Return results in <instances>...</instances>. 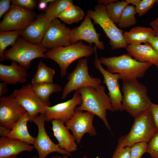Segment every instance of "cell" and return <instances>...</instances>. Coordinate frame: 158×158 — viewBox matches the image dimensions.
I'll return each instance as SVG.
<instances>
[{
    "label": "cell",
    "instance_id": "25",
    "mask_svg": "<svg viewBox=\"0 0 158 158\" xmlns=\"http://www.w3.org/2000/svg\"><path fill=\"white\" fill-rule=\"evenodd\" d=\"M32 88L40 100L49 107L51 105L49 98L51 94L60 92L62 90L60 85L53 83H43L32 84Z\"/></svg>",
    "mask_w": 158,
    "mask_h": 158
},
{
    "label": "cell",
    "instance_id": "9",
    "mask_svg": "<svg viewBox=\"0 0 158 158\" xmlns=\"http://www.w3.org/2000/svg\"><path fill=\"white\" fill-rule=\"evenodd\" d=\"M36 17L33 11L11 4L0 22V32H22L34 21Z\"/></svg>",
    "mask_w": 158,
    "mask_h": 158
},
{
    "label": "cell",
    "instance_id": "40",
    "mask_svg": "<svg viewBox=\"0 0 158 158\" xmlns=\"http://www.w3.org/2000/svg\"><path fill=\"white\" fill-rule=\"evenodd\" d=\"M53 0H40L38 1V8L41 11H45L47 8L48 4Z\"/></svg>",
    "mask_w": 158,
    "mask_h": 158
},
{
    "label": "cell",
    "instance_id": "47",
    "mask_svg": "<svg viewBox=\"0 0 158 158\" xmlns=\"http://www.w3.org/2000/svg\"><path fill=\"white\" fill-rule=\"evenodd\" d=\"M63 158H69L68 156L66 155H64V156L63 157ZM82 158H87V157L86 156H84Z\"/></svg>",
    "mask_w": 158,
    "mask_h": 158
},
{
    "label": "cell",
    "instance_id": "4",
    "mask_svg": "<svg viewBox=\"0 0 158 158\" xmlns=\"http://www.w3.org/2000/svg\"><path fill=\"white\" fill-rule=\"evenodd\" d=\"M94 53L93 47L84 44L82 41L66 47L48 50L45 55L47 58L53 60L59 65L61 78L67 74L68 67L75 61L82 57L87 58Z\"/></svg>",
    "mask_w": 158,
    "mask_h": 158
},
{
    "label": "cell",
    "instance_id": "5",
    "mask_svg": "<svg viewBox=\"0 0 158 158\" xmlns=\"http://www.w3.org/2000/svg\"><path fill=\"white\" fill-rule=\"evenodd\" d=\"M157 129L150 109L135 118L130 131L119 138L117 146L120 148L130 147L137 142L147 143Z\"/></svg>",
    "mask_w": 158,
    "mask_h": 158
},
{
    "label": "cell",
    "instance_id": "19",
    "mask_svg": "<svg viewBox=\"0 0 158 158\" xmlns=\"http://www.w3.org/2000/svg\"><path fill=\"white\" fill-rule=\"evenodd\" d=\"M51 121L54 135L60 148L70 153L76 151L78 146L75 140L64 123L58 119H53Z\"/></svg>",
    "mask_w": 158,
    "mask_h": 158
},
{
    "label": "cell",
    "instance_id": "23",
    "mask_svg": "<svg viewBox=\"0 0 158 158\" xmlns=\"http://www.w3.org/2000/svg\"><path fill=\"white\" fill-rule=\"evenodd\" d=\"M30 118L28 113L26 111L20 117L7 137L11 139L19 140L33 145L36 138L29 133L27 123Z\"/></svg>",
    "mask_w": 158,
    "mask_h": 158
},
{
    "label": "cell",
    "instance_id": "44",
    "mask_svg": "<svg viewBox=\"0 0 158 158\" xmlns=\"http://www.w3.org/2000/svg\"><path fill=\"white\" fill-rule=\"evenodd\" d=\"M118 1V0H98L97 1L98 4L106 6L110 4L116 2Z\"/></svg>",
    "mask_w": 158,
    "mask_h": 158
},
{
    "label": "cell",
    "instance_id": "43",
    "mask_svg": "<svg viewBox=\"0 0 158 158\" xmlns=\"http://www.w3.org/2000/svg\"><path fill=\"white\" fill-rule=\"evenodd\" d=\"M11 130L0 126V135L1 137H7Z\"/></svg>",
    "mask_w": 158,
    "mask_h": 158
},
{
    "label": "cell",
    "instance_id": "29",
    "mask_svg": "<svg viewBox=\"0 0 158 158\" xmlns=\"http://www.w3.org/2000/svg\"><path fill=\"white\" fill-rule=\"evenodd\" d=\"M22 32L10 31L0 32V61L4 60V54L6 48L11 45L13 46L18 37L21 36Z\"/></svg>",
    "mask_w": 158,
    "mask_h": 158
},
{
    "label": "cell",
    "instance_id": "14",
    "mask_svg": "<svg viewBox=\"0 0 158 158\" xmlns=\"http://www.w3.org/2000/svg\"><path fill=\"white\" fill-rule=\"evenodd\" d=\"M94 116L89 112H83L75 109V113L71 118L65 123L68 129L72 131L77 143H80L85 133L89 134L91 136L97 134L93 124Z\"/></svg>",
    "mask_w": 158,
    "mask_h": 158
},
{
    "label": "cell",
    "instance_id": "21",
    "mask_svg": "<svg viewBox=\"0 0 158 158\" xmlns=\"http://www.w3.org/2000/svg\"><path fill=\"white\" fill-rule=\"evenodd\" d=\"M26 70L14 61L10 65L0 64V80L7 85L25 83L28 76Z\"/></svg>",
    "mask_w": 158,
    "mask_h": 158
},
{
    "label": "cell",
    "instance_id": "45",
    "mask_svg": "<svg viewBox=\"0 0 158 158\" xmlns=\"http://www.w3.org/2000/svg\"><path fill=\"white\" fill-rule=\"evenodd\" d=\"M129 4H132L133 5L135 6V7L137 6L139 4L140 0H126Z\"/></svg>",
    "mask_w": 158,
    "mask_h": 158
},
{
    "label": "cell",
    "instance_id": "31",
    "mask_svg": "<svg viewBox=\"0 0 158 158\" xmlns=\"http://www.w3.org/2000/svg\"><path fill=\"white\" fill-rule=\"evenodd\" d=\"M135 7L128 5L124 10L118 24L120 28H125L135 25L137 23Z\"/></svg>",
    "mask_w": 158,
    "mask_h": 158
},
{
    "label": "cell",
    "instance_id": "24",
    "mask_svg": "<svg viewBox=\"0 0 158 158\" xmlns=\"http://www.w3.org/2000/svg\"><path fill=\"white\" fill-rule=\"evenodd\" d=\"M123 36L128 45L147 42L151 37L155 36V35L152 28L138 26L132 28L129 31L124 32Z\"/></svg>",
    "mask_w": 158,
    "mask_h": 158
},
{
    "label": "cell",
    "instance_id": "26",
    "mask_svg": "<svg viewBox=\"0 0 158 158\" xmlns=\"http://www.w3.org/2000/svg\"><path fill=\"white\" fill-rule=\"evenodd\" d=\"M85 15V13L81 8L73 4L62 11L58 18L64 23L70 25L80 21Z\"/></svg>",
    "mask_w": 158,
    "mask_h": 158
},
{
    "label": "cell",
    "instance_id": "11",
    "mask_svg": "<svg viewBox=\"0 0 158 158\" xmlns=\"http://www.w3.org/2000/svg\"><path fill=\"white\" fill-rule=\"evenodd\" d=\"M46 120L44 114H40L32 120L38 127V132L34 148L37 151L38 158H46L50 153L57 152L63 155L71 156L70 152L60 148L58 144L54 143L50 139L45 130L44 123Z\"/></svg>",
    "mask_w": 158,
    "mask_h": 158
},
{
    "label": "cell",
    "instance_id": "33",
    "mask_svg": "<svg viewBox=\"0 0 158 158\" xmlns=\"http://www.w3.org/2000/svg\"><path fill=\"white\" fill-rule=\"evenodd\" d=\"M147 152L151 158H158V129L147 142Z\"/></svg>",
    "mask_w": 158,
    "mask_h": 158
},
{
    "label": "cell",
    "instance_id": "2",
    "mask_svg": "<svg viewBox=\"0 0 158 158\" xmlns=\"http://www.w3.org/2000/svg\"><path fill=\"white\" fill-rule=\"evenodd\" d=\"M132 57L125 54L118 56L102 57L99 60L101 64L107 67V71L118 74L119 80L123 81L143 77L152 65L149 63L139 62Z\"/></svg>",
    "mask_w": 158,
    "mask_h": 158
},
{
    "label": "cell",
    "instance_id": "30",
    "mask_svg": "<svg viewBox=\"0 0 158 158\" xmlns=\"http://www.w3.org/2000/svg\"><path fill=\"white\" fill-rule=\"evenodd\" d=\"M129 4L126 0L111 3L106 6V13L115 24H118L124 10Z\"/></svg>",
    "mask_w": 158,
    "mask_h": 158
},
{
    "label": "cell",
    "instance_id": "1",
    "mask_svg": "<svg viewBox=\"0 0 158 158\" xmlns=\"http://www.w3.org/2000/svg\"><path fill=\"white\" fill-rule=\"evenodd\" d=\"M122 106L134 118L150 109L152 103L146 87L137 79L123 81Z\"/></svg>",
    "mask_w": 158,
    "mask_h": 158
},
{
    "label": "cell",
    "instance_id": "15",
    "mask_svg": "<svg viewBox=\"0 0 158 158\" xmlns=\"http://www.w3.org/2000/svg\"><path fill=\"white\" fill-rule=\"evenodd\" d=\"M26 111L11 94L0 97V126L11 130Z\"/></svg>",
    "mask_w": 158,
    "mask_h": 158
},
{
    "label": "cell",
    "instance_id": "34",
    "mask_svg": "<svg viewBox=\"0 0 158 158\" xmlns=\"http://www.w3.org/2000/svg\"><path fill=\"white\" fill-rule=\"evenodd\" d=\"M156 0H141L138 5L135 7L136 13L141 17L150 10L156 4Z\"/></svg>",
    "mask_w": 158,
    "mask_h": 158
},
{
    "label": "cell",
    "instance_id": "41",
    "mask_svg": "<svg viewBox=\"0 0 158 158\" xmlns=\"http://www.w3.org/2000/svg\"><path fill=\"white\" fill-rule=\"evenodd\" d=\"M150 25L154 31L155 36L158 37V17L151 22Z\"/></svg>",
    "mask_w": 158,
    "mask_h": 158
},
{
    "label": "cell",
    "instance_id": "3",
    "mask_svg": "<svg viewBox=\"0 0 158 158\" xmlns=\"http://www.w3.org/2000/svg\"><path fill=\"white\" fill-rule=\"evenodd\" d=\"M77 90L81 96L82 102L75 109L88 111L98 116L111 131L106 118L107 111H114L109 96L105 92V86L100 85L97 89L91 87H85Z\"/></svg>",
    "mask_w": 158,
    "mask_h": 158
},
{
    "label": "cell",
    "instance_id": "16",
    "mask_svg": "<svg viewBox=\"0 0 158 158\" xmlns=\"http://www.w3.org/2000/svg\"><path fill=\"white\" fill-rule=\"evenodd\" d=\"M82 102L81 96L77 90L75 91L72 98L52 106H47L44 114L46 121L53 119L60 120L64 123L74 115L76 106Z\"/></svg>",
    "mask_w": 158,
    "mask_h": 158
},
{
    "label": "cell",
    "instance_id": "28",
    "mask_svg": "<svg viewBox=\"0 0 158 158\" xmlns=\"http://www.w3.org/2000/svg\"><path fill=\"white\" fill-rule=\"evenodd\" d=\"M55 70L47 66L42 61L38 65L37 71L31 80L32 84L43 83H53Z\"/></svg>",
    "mask_w": 158,
    "mask_h": 158
},
{
    "label": "cell",
    "instance_id": "46",
    "mask_svg": "<svg viewBox=\"0 0 158 158\" xmlns=\"http://www.w3.org/2000/svg\"><path fill=\"white\" fill-rule=\"evenodd\" d=\"M7 158H18L17 157L16 155H14V156H11ZM31 158H37L36 156H34L32 157Z\"/></svg>",
    "mask_w": 158,
    "mask_h": 158
},
{
    "label": "cell",
    "instance_id": "13",
    "mask_svg": "<svg viewBox=\"0 0 158 158\" xmlns=\"http://www.w3.org/2000/svg\"><path fill=\"white\" fill-rule=\"evenodd\" d=\"M93 48L95 55L94 64L103 76V83L106 84L108 89V95L112 108L114 111H122L123 110L122 104L123 95L118 83L119 75L117 74L111 73L103 68L98 56L97 47L95 46Z\"/></svg>",
    "mask_w": 158,
    "mask_h": 158
},
{
    "label": "cell",
    "instance_id": "39",
    "mask_svg": "<svg viewBox=\"0 0 158 158\" xmlns=\"http://www.w3.org/2000/svg\"><path fill=\"white\" fill-rule=\"evenodd\" d=\"M147 42L158 52V37H157L154 36L151 37L148 40Z\"/></svg>",
    "mask_w": 158,
    "mask_h": 158
},
{
    "label": "cell",
    "instance_id": "7",
    "mask_svg": "<svg viewBox=\"0 0 158 158\" xmlns=\"http://www.w3.org/2000/svg\"><path fill=\"white\" fill-rule=\"evenodd\" d=\"M87 14L94 20V23L99 25L109 39V44L113 50L126 48L128 44L123 36L124 31L119 28L107 16L106 6L98 4L94 10H87Z\"/></svg>",
    "mask_w": 158,
    "mask_h": 158
},
{
    "label": "cell",
    "instance_id": "35",
    "mask_svg": "<svg viewBox=\"0 0 158 158\" xmlns=\"http://www.w3.org/2000/svg\"><path fill=\"white\" fill-rule=\"evenodd\" d=\"M11 2L12 4L31 11L37 6V1L35 0H12Z\"/></svg>",
    "mask_w": 158,
    "mask_h": 158
},
{
    "label": "cell",
    "instance_id": "6",
    "mask_svg": "<svg viewBox=\"0 0 158 158\" xmlns=\"http://www.w3.org/2000/svg\"><path fill=\"white\" fill-rule=\"evenodd\" d=\"M48 49L40 45L31 43L19 36L15 44L4 52V60L18 62L26 69L31 67V61L37 58H46L44 53Z\"/></svg>",
    "mask_w": 158,
    "mask_h": 158
},
{
    "label": "cell",
    "instance_id": "12",
    "mask_svg": "<svg viewBox=\"0 0 158 158\" xmlns=\"http://www.w3.org/2000/svg\"><path fill=\"white\" fill-rule=\"evenodd\" d=\"M32 86V84L29 83L15 90L11 94L28 113L30 122H32L38 114H44L48 106L34 92Z\"/></svg>",
    "mask_w": 158,
    "mask_h": 158
},
{
    "label": "cell",
    "instance_id": "36",
    "mask_svg": "<svg viewBox=\"0 0 158 158\" xmlns=\"http://www.w3.org/2000/svg\"><path fill=\"white\" fill-rule=\"evenodd\" d=\"M130 147L120 148L117 146L111 158H130Z\"/></svg>",
    "mask_w": 158,
    "mask_h": 158
},
{
    "label": "cell",
    "instance_id": "22",
    "mask_svg": "<svg viewBox=\"0 0 158 158\" xmlns=\"http://www.w3.org/2000/svg\"><path fill=\"white\" fill-rule=\"evenodd\" d=\"M21 140L7 137L0 138V158L16 155L24 151L32 152L34 146Z\"/></svg>",
    "mask_w": 158,
    "mask_h": 158
},
{
    "label": "cell",
    "instance_id": "37",
    "mask_svg": "<svg viewBox=\"0 0 158 158\" xmlns=\"http://www.w3.org/2000/svg\"><path fill=\"white\" fill-rule=\"evenodd\" d=\"M11 0H0V18L5 14L9 10L11 4Z\"/></svg>",
    "mask_w": 158,
    "mask_h": 158
},
{
    "label": "cell",
    "instance_id": "38",
    "mask_svg": "<svg viewBox=\"0 0 158 158\" xmlns=\"http://www.w3.org/2000/svg\"><path fill=\"white\" fill-rule=\"evenodd\" d=\"M150 110L157 129H158V104L152 103Z\"/></svg>",
    "mask_w": 158,
    "mask_h": 158
},
{
    "label": "cell",
    "instance_id": "48",
    "mask_svg": "<svg viewBox=\"0 0 158 158\" xmlns=\"http://www.w3.org/2000/svg\"><path fill=\"white\" fill-rule=\"evenodd\" d=\"M156 4L158 5V0H156Z\"/></svg>",
    "mask_w": 158,
    "mask_h": 158
},
{
    "label": "cell",
    "instance_id": "18",
    "mask_svg": "<svg viewBox=\"0 0 158 158\" xmlns=\"http://www.w3.org/2000/svg\"><path fill=\"white\" fill-rule=\"evenodd\" d=\"M52 20L45 17L44 14L39 16L22 32L21 37L31 43L40 45Z\"/></svg>",
    "mask_w": 158,
    "mask_h": 158
},
{
    "label": "cell",
    "instance_id": "20",
    "mask_svg": "<svg viewBox=\"0 0 158 158\" xmlns=\"http://www.w3.org/2000/svg\"><path fill=\"white\" fill-rule=\"evenodd\" d=\"M126 49L128 54L137 61L150 63L158 68V52L148 42L143 44H128Z\"/></svg>",
    "mask_w": 158,
    "mask_h": 158
},
{
    "label": "cell",
    "instance_id": "8",
    "mask_svg": "<svg viewBox=\"0 0 158 158\" xmlns=\"http://www.w3.org/2000/svg\"><path fill=\"white\" fill-rule=\"evenodd\" d=\"M68 81L64 86L61 99H65L71 92L85 87H91L96 89L100 85V78L91 76L88 72L87 58L78 60L73 71L68 75Z\"/></svg>",
    "mask_w": 158,
    "mask_h": 158
},
{
    "label": "cell",
    "instance_id": "17",
    "mask_svg": "<svg viewBox=\"0 0 158 158\" xmlns=\"http://www.w3.org/2000/svg\"><path fill=\"white\" fill-rule=\"evenodd\" d=\"M101 35L96 32L91 18L87 14L79 26L71 29V44H75L80 41L84 40L87 42L92 47L94 44L98 49L103 50L105 48L104 43L99 39Z\"/></svg>",
    "mask_w": 158,
    "mask_h": 158
},
{
    "label": "cell",
    "instance_id": "32",
    "mask_svg": "<svg viewBox=\"0 0 158 158\" xmlns=\"http://www.w3.org/2000/svg\"><path fill=\"white\" fill-rule=\"evenodd\" d=\"M147 143L141 142L136 143L130 147V158H141L147 152Z\"/></svg>",
    "mask_w": 158,
    "mask_h": 158
},
{
    "label": "cell",
    "instance_id": "27",
    "mask_svg": "<svg viewBox=\"0 0 158 158\" xmlns=\"http://www.w3.org/2000/svg\"><path fill=\"white\" fill-rule=\"evenodd\" d=\"M73 4L71 0H53L44 11V16L51 20L57 18L62 11Z\"/></svg>",
    "mask_w": 158,
    "mask_h": 158
},
{
    "label": "cell",
    "instance_id": "10",
    "mask_svg": "<svg viewBox=\"0 0 158 158\" xmlns=\"http://www.w3.org/2000/svg\"><path fill=\"white\" fill-rule=\"evenodd\" d=\"M71 29L56 18L47 28L40 44L48 50L71 45Z\"/></svg>",
    "mask_w": 158,
    "mask_h": 158
},
{
    "label": "cell",
    "instance_id": "42",
    "mask_svg": "<svg viewBox=\"0 0 158 158\" xmlns=\"http://www.w3.org/2000/svg\"><path fill=\"white\" fill-rule=\"evenodd\" d=\"M7 84L3 82L0 83V96L4 95L8 91Z\"/></svg>",
    "mask_w": 158,
    "mask_h": 158
}]
</instances>
